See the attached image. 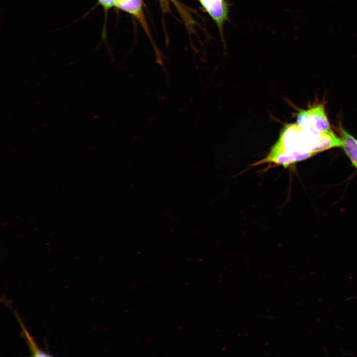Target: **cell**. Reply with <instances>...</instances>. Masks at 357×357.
<instances>
[{
  "label": "cell",
  "instance_id": "cell-3",
  "mask_svg": "<svg viewBox=\"0 0 357 357\" xmlns=\"http://www.w3.org/2000/svg\"><path fill=\"white\" fill-rule=\"evenodd\" d=\"M199 0L216 24L224 42L223 26L225 23L229 20V4L226 0Z\"/></svg>",
  "mask_w": 357,
  "mask_h": 357
},
{
  "label": "cell",
  "instance_id": "cell-8",
  "mask_svg": "<svg viewBox=\"0 0 357 357\" xmlns=\"http://www.w3.org/2000/svg\"></svg>",
  "mask_w": 357,
  "mask_h": 357
},
{
  "label": "cell",
  "instance_id": "cell-5",
  "mask_svg": "<svg viewBox=\"0 0 357 357\" xmlns=\"http://www.w3.org/2000/svg\"><path fill=\"white\" fill-rule=\"evenodd\" d=\"M142 0H129L122 3H117L116 6L119 8L130 13L137 17L142 23L145 25L143 16Z\"/></svg>",
  "mask_w": 357,
  "mask_h": 357
},
{
  "label": "cell",
  "instance_id": "cell-4",
  "mask_svg": "<svg viewBox=\"0 0 357 357\" xmlns=\"http://www.w3.org/2000/svg\"><path fill=\"white\" fill-rule=\"evenodd\" d=\"M343 146L346 154L357 168V140L343 127H340Z\"/></svg>",
  "mask_w": 357,
  "mask_h": 357
},
{
  "label": "cell",
  "instance_id": "cell-1",
  "mask_svg": "<svg viewBox=\"0 0 357 357\" xmlns=\"http://www.w3.org/2000/svg\"><path fill=\"white\" fill-rule=\"evenodd\" d=\"M330 138L326 132H319L300 126L287 124L267 155L251 166L268 164L270 167L287 168L321 151L329 149Z\"/></svg>",
  "mask_w": 357,
  "mask_h": 357
},
{
  "label": "cell",
  "instance_id": "cell-2",
  "mask_svg": "<svg viewBox=\"0 0 357 357\" xmlns=\"http://www.w3.org/2000/svg\"><path fill=\"white\" fill-rule=\"evenodd\" d=\"M297 119L298 125L304 128L319 132L331 130L323 104H317L300 111Z\"/></svg>",
  "mask_w": 357,
  "mask_h": 357
},
{
  "label": "cell",
  "instance_id": "cell-6",
  "mask_svg": "<svg viewBox=\"0 0 357 357\" xmlns=\"http://www.w3.org/2000/svg\"><path fill=\"white\" fill-rule=\"evenodd\" d=\"M98 1L105 9H108L116 4V0H98Z\"/></svg>",
  "mask_w": 357,
  "mask_h": 357
},
{
  "label": "cell",
  "instance_id": "cell-7",
  "mask_svg": "<svg viewBox=\"0 0 357 357\" xmlns=\"http://www.w3.org/2000/svg\"><path fill=\"white\" fill-rule=\"evenodd\" d=\"M116 0V4H117V3H122L125 2L129 0Z\"/></svg>",
  "mask_w": 357,
  "mask_h": 357
}]
</instances>
